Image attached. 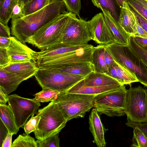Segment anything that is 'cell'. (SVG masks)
<instances>
[{
    "instance_id": "cell-1",
    "label": "cell",
    "mask_w": 147,
    "mask_h": 147,
    "mask_svg": "<svg viewBox=\"0 0 147 147\" xmlns=\"http://www.w3.org/2000/svg\"><path fill=\"white\" fill-rule=\"evenodd\" d=\"M95 47L91 44L74 45L61 43L38 52L39 68H51L78 63L92 62Z\"/></svg>"
},
{
    "instance_id": "cell-2",
    "label": "cell",
    "mask_w": 147,
    "mask_h": 147,
    "mask_svg": "<svg viewBox=\"0 0 147 147\" xmlns=\"http://www.w3.org/2000/svg\"><path fill=\"white\" fill-rule=\"evenodd\" d=\"M66 9L62 0H52L49 4L38 11L19 19H11V35L26 44L28 38L55 19Z\"/></svg>"
},
{
    "instance_id": "cell-3",
    "label": "cell",
    "mask_w": 147,
    "mask_h": 147,
    "mask_svg": "<svg viewBox=\"0 0 147 147\" xmlns=\"http://www.w3.org/2000/svg\"><path fill=\"white\" fill-rule=\"evenodd\" d=\"M75 15L65 11L28 38L26 42L41 51L62 43L64 30L69 20Z\"/></svg>"
},
{
    "instance_id": "cell-4",
    "label": "cell",
    "mask_w": 147,
    "mask_h": 147,
    "mask_svg": "<svg viewBox=\"0 0 147 147\" xmlns=\"http://www.w3.org/2000/svg\"><path fill=\"white\" fill-rule=\"evenodd\" d=\"M95 96L63 92L57 95L53 101L68 122L73 119L84 117L94 107Z\"/></svg>"
},
{
    "instance_id": "cell-5",
    "label": "cell",
    "mask_w": 147,
    "mask_h": 147,
    "mask_svg": "<svg viewBox=\"0 0 147 147\" xmlns=\"http://www.w3.org/2000/svg\"><path fill=\"white\" fill-rule=\"evenodd\" d=\"M36 115L41 117L38 129L34 131L37 140H43L59 133L67 122L63 113L54 101L39 109Z\"/></svg>"
},
{
    "instance_id": "cell-6",
    "label": "cell",
    "mask_w": 147,
    "mask_h": 147,
    "mask_svg": "<svg viewBox=\"0 0 147 147\" xmlns=\"http://www.w3.org/2000/svg\"><path fill=\"white\" fill-rule=\"evenodd\" d=\"M115 61L134 73L139 82L147 87V65L137 56L129 46L114 43L106 45Z\"/></svg>"
},
{
    "instance_id": "cell-7",
    "label": "cell",
    "mask_w": 147,
    "mask_h": 147,
    "mask_svg": "<svg viewBox=\"0 0 147 147\" xmlns=\"http://www.w3.org/2000/svg\"><path fill=\"white\" fill-rule=\"evenodd\" d=\"M127 90L123 85L119 88L95 96L94 107L98 112L110 117H120L125 114Z\"/></svg>"
},
{
    "instance_id": "cell-8",
    "label": "cell",
    "mask_w": 147,
    "mask_h": 147,
    "mask_svg": "<svg viewBox=\"0 0 147 147\" xmlns=\"http://www.w3.org/2000/svg\"><path fill=\"white\" fill-rule=\"evenodd\" d=\"M42 89L65 92L85 77L51 68H39L35 75Z\"/></svg>"
},
{
    "instance_id": "cell-9",
    "label": "cell",
    "mask_w": 147,
    "mask_h": 147,
    "mask_svg": "<svg viewBox=\"0 0 147 147\" xmlns=\"http://www.w3.org/2000/svg\"><path fill=\"white\" fill-rule=\"evenodd\" d=\"M125 113L127 121L136 123L147 121V89L139 85L127 90Z\"/></svg>"
},
{
    "instance_id": "cell-10",
    "label": "cell",
    "mask_w": 147,
    "mask_h": 147,
    "mask_svg": "<svg viewBox=\"0 0 147 147\" xmlns=\"http://www.w3.org/2000/svg\"><path fill=\"white\" fill-rule=\"evenodd\" d=\"M76 16L71 18L67 24L63 32L62 43L81 45L94 40V34L90 21L78 19Z\"/></svg>"
},
{
    "instance_id": "cell-11",
    "label": "cell",
    "mask_w": 147,
    "mask_h": 147,
    "mask_svg": "<svg viewBox=\"0 0 147 147\" xmlns=\"http://www.w3.org/2000/svg\"><path fill=\"white\" fill-rule=\"evenodd\" d=\"M8 102L19 128L24 126L30 116L36 114L40 106V102L34 98H25L15 94L8 96Z\"/></svg>"
},
{
    "instance_id": "cell-12",
    "label": "cell",
    "mask_w": 147,
    "mask_h": 147,
    "mask_svg": "<svg viewBox=\"0 0 147 147\" xmlns=\"http://www.w3.org/2000/svg\"><path fill=\"white\" fill-rule=\"evenodd\" d=\"M11 43L7 49L11 64L28 61L37 62L38 52L33 51L14 36H11Z\"/></svg>"
},
{
    "instance_id": "cell-13",
    "label": "cell",
    "mask_w": 147,
    "mask_h": 147,
    "mask_svg": "<svg viewBox=\"0 0 147 147\" xmlns=\"http://www.w3.org/2000/svg\"><path fill=\"white\" fill-rule=\"evenodd\" d=\"M89 21L94 34V41L97 44L106 45L115 43L114 37L105 22L102 13L97 14Z\"/></svg>"
},
{
    "instance_id": "cell-14",
    "label": "cell",
    "mask_w": 147,
    "mask_h": 147,
    "mask_svg": "<svg viewBox=\"0 0 147 147\" xmlns=\"http://www.w3.org/2000/svg\"><path fill=\"white\" fill-rule=\"evenodd\" d=\"M99 8L102 11L105 22L114 37L115 43L129 46L131 36L122 28L109 11L101 7Z\"/></svg>"
},
{
    "instance_id": "cell-15",
    "label": "cell",
    "mask_w": 147,
    "mask_h": 147,
    "mask_svg": "<svg viewBox=\"0 0 147 147\" xmlns=\"http://www.w3.org/2000/svg\"><path fill=\"white\" fill-rule=\"evenodd\" d=\"M89 119L90 129L94 138L93 142L98 147H106L104 128L95 108L92 110Z\"/></svg>"
},
{
    "instance_id": "cell-16",
    "label": "cell",
    "mask_w": 147,
    "mask_h": 147,
    "mask_svg": "<svg viewBox=\"0 0 147 147\" xmlns=\"http://www.w3.org/2000/svg\"><path fill=\"white\" fill-rule=\"evenodd\" d=\"M3 68L7 71L16 75L25 80L35 76L39 67L37 62L28 61L11 63Z\"/></svg>"
},
{
    "instance_id": "cell-17",
    "label": "cell",
    "mask_w": 147,
    "mask_h": 147,
    "mask_svg": "<svg viewBox=\"0 0 147 147\" xmlns=\"http://www.w3.org/2000/svg\"><path fill=\"white\" fill-rule=\"evenodd\" d=\"M136 16L127 2H123L118 22L123 30L131 36L135 34L134 29L136 22Z\"/></svg>"
},
{
    "instance_id": "cell-18",
    "label": "cell",
    "mask_w": 147,
    "mask_h": 147,
    "mask_svg": "<svg viewBox=\"0 0 147 147\" xmlns=\"http://www.w3.org/2000/svg\"><path fill=\"white\" fill-rule=\"evenodd\" d=\"M24 80L0 67V89L9 95L17 89Z\"/></svg>"
},
{
    "instance_id": "cell-19",
    "label": "cell",
    "mask_w": 147,
    "mask_h": 147,
    "mask_svg": "<svg viewBox=\"0 0 147 147\" xmlns=\"http://www.w3.org/2000/svg\"><path fill=\"white\" fill-rule=\"evenodd\" d=\"M122 86L113 85L97 87L89 86L85 85L82 80L65 92L70 93L96 95L107 91L118 88Z\"/></svg>"
},
{
    "instance_id": "cell-20",
    "label": "cell",
    "mask_w": 147,
    "mask_h": 147,
    "mask_svg": "<svg viewBox=\"0 0 147 147\" xmlns=\"http://www.w3.org/2000/svg\"><path fill=\"white\" fill-rule=\"evenodd\" d=\"M82 81L85 85L89 86L123 85L116 80L105 74L97 73L94 71L91 72L82 79Z\"/></svg>"
},
{
    "instance_id": "cell-21",
    "label": "cell",
    "mask_w": 147,
    "mask_h": 147,
    "mask_svg": "<svg viewBox=\"0 0 147 147\" xmlns=\"http://www.w3.org/2000/svg\"><path fill=\"white\" fill-rule=\"evenodd\" d=\"M51 68L84 77H85L92 72L94 71V65L92 63H74Z\"/></svg>"
},
{
    "instance_id": "cell-22",
    "label": "cell",
    "mask_w": 147,
    "mask_h": 147,
    "mask_svg": "<svg viewBox=\"0 0 147 147\" xmlns=\"http://www.w3.org/2000/svg\"><path fill=\"white\" fill-rule=\"evenodd\" d=\"M105 45L99 44L95 47L92 56V62L94 72L99 73H107L108 69L105 59L104 51Z\"/></svg>"
},
{
    "instance_id": "cell-23",
    "label": "cell",
    "mask_w": 147,
    "mask_h": 147,
    "mask_svg": "<svg viewBox=\"0 0 147 147\" xmlns=\"http://www.w3.org/2000/svg\"><path fill=\"white\" fill-rule=\"evenodd\" d=\"M0 119L9 132L16 134L19 128L16 125L13 113L9 105L0 104Z\"/></svg>"
},
{
    "instance_id": "cell-24",
    "label": "cell",
    "mask_w": 147,
    "mask_h": 147,
    "mask_svg": "<svg viewBox=\"0 0 147 147\" xmlns=\"http://www.w3.org/2000/svg\"><path fill=\"white\" fill-rule=\"evenodd\" d=\"M18 3V0H2L0 3V22L7 25L13 7Z\"/></svg>"
},
{
    "instance_id": "cell-25",
    "label": "cell",
    "mask_w": 147,
    "mask_h": 147,
    "mask_svg": "<svg viewBox=\"0 0 147 147\" xmlns=\"http://www.w3.org/2000/svg\"><path fill=\"white\" fill-rule=\"evenodd\" d=\"M119 82L122 85L129 84L139 81L136 75L126 68L116 63Z\"/></svg>"
},
{
    "instance_id": "cell-26",
    "label": "cell",
    "mask_w": 147,
    "mask_h": 147,
    "mask_svg": "<svg viewBox=\"0 0 147 147\" xmlns=\"http://www.w3.org/2000/svg\"><path fill=\"white\" fill-rule=\"evenodd\" d=\"M52 0H31L22 8L24 16L43 8L49 4Z\"/></svg>"
},
{
    "instance_id": "cell-27",
    "label": "cell",
    "mask_w": 147,
    "mask_h": 147,
    "mask_svg": "<svg viewBox=\"0 0 147 147\" xmlns=\"http://www.w3.org/2000/svg\"><path fill=\"white\" fill-rule=\"evenodd\" d=\"M92 1L93 5L99 8L101 7L108 10L112 16L117 21H118L119 16L117 6H119L115 0H92Z\"/></svg>"
},
{
    "instance_id": "cell-28",
    "label": "cell",
    "mask_w": 147,
    "mask_h": 147,
    "mask_svg": "<svg viewBox=\"0 0 147 147\" xmlns=\"http://www.w3.org/2000/svg\"><path fill=\"white\" fill-rule=\"evenodd\" d=\"M38 147L36 141L28 134L20 135L13 142L11 147Z\"/></svg>"
},
{
    "instance_id": "cell-29",
    "label": "cell",
    "mask_w": 147,
    "mask_h": 147,
    "mask_svg": "<svg viewBox=\"0 0 147 147\" xmlns=\"http://www.w3.org/2000/svg\"><path fill=\"white\" fill-rule=\"evenodd\" d=\"M133 129L132 147H147V135L137 127Z\"/></svg>"
},
{
    "instance_id": "cell-30",
    "label": "cell",
    "mask_w": 147,
    "mask_h": 147,
    "mask_svg": "<svg viewBox=\"0 0 147 147\" xmlns=\"http://www.w3.org/2000/svg\"><path fill=\"white\" fill-rule=\"evenodd\" d=\"M61 92L51 89H44L34 95L36 100L40 102H44L53 101Z\"/></svg>"
},
{
    "instance_id": "cell-31",
    "label": "cell",
    "mask_w": 147,
    "mask_h": 147,
    "mask_svg": "<svg viewBox=\"0 0 147 147\" xmlns=\"http://www.w3.org/2000/svg\"><path fill=\"white\" fill-rule=\"evenodd\" d=\"M129 47L132 52L147 65V51L136 43L132 36L130 37Z\"/></svg>"
},
{
    "instance_id": "cell-32",
    "label": "cell",
    "mask_w": 147,
    "mask_h": 147,
    "mask_svg": "<svg viewBox=\"0 0 147 147\" xmlns=\"http://www.w3.org/2000/svg\"><path fill=\"white\" fill-rule=\"evenodd\" d=\"M58 133L43 140H37L36 141L38 147H59L60 139Z\"/></svg>"
},
{
    "instance_id": "cell-33",
    "label": "cell",
    "mask_w": 147,
    "mask_h": 147,
    "mask_svg": "<svg viewBox=\"0 0 147 147\" xmlns=\"http://www.w3.org/2000/svg\"><path fill=\"white\" fill-rule=\"evenodd\" d=\"M41 117L36 115L34 117L31 116L30 119L24 125V129L26 134H29L32 132L37 130Z\"/></svg>"
},
{
    "instance_id": "cell-34",
    "label": "cell",
    "mask_w": 147,
    "mask_h": 147,
    "mask_svg": "<svg viewBox=\"0 0 147 147\" xmlns=\"http://www.w3.org/2000/svg\"><path fill=\"white\" fill-rule=\"evenodd\" d=\"M64 2L66 9L80 17L81 9L80 0H62Z\"/></svg>"
},
{
    "instance_id": "cell-35",
    "label": "cell",
    "mask_w": 147,
    "mask_h": 147,
    "mask_svg": "<svg viewBox=\"0 0 147 147\" xmlns=\"http://www.w3.org/2000/svg\"><path fill=\"white\" fill-rule=\"evenodd\" d=\"M127 3L131 7L136 10L147 20V10L140 3L135 0H129Z\"/></svg>"
},
{
    "instance_id": "cell-36",
    "label": "cell",
    "mask_w": 147,
    "mask_h": 147,
    "mask_svg": "<svg viewBox=\"0 0 147 147\" xmlns=\"http://www.w3.org/2000/svg\"><path fill=\"white\" fill-rule=\"evenodd\" d=\"M7 49L0 48V67L4 68L10 64Z\"/></svg>"
},
{
    "instance_id": "cell-37",
    "label": "cell",
    "mask_w": 147,
    "mask_h": 147,
    "mask_svg": "<svg viewBox=\"0 0 147 147\" xmlns=\"http://www.w3.org/2000/svg\"><path fill=\"white\" fill-rule=\"evenodd\" d=\"M125 124L127 126L132 128L138 127L147 135V121L141 123L127 121Z\"/></svg>"
},
{
    "instance_id": "cell-38",
    "label": "cell",
    "mask_w": 147,
    "mask_h": 147,
    "mask_svg": "<svg viewBox=\"0 0 147 147\" xmlns=\"http://www.w3.org/2000/svg\"><path fill=\"white\" fill-rule=\"evenodd\" d=\"M142 27L147 32V20L134 9L131 7Z\"/></svg>"
},
{
    "instance_id": "cell-39",
    "label": "cell",
    "mask_w": 147,
    "mask_h": 147,
    "mask_svg": "<svg viewBox=\"0 0 147 147\" xmlns=\"http://www.w3.org/2000/svg\"><path fill=\"white\" fill-rule=\"evenodd\" d=\"M24 17L21 7L18 3L13 9L11 17V19H17Z\"/></svg>"
},
{
    "instance_id": "cell-40",
    "label": "cell",
    "mask_w": 147,
    "mask_h": 147,
    "mask_svg": "<svg viewBox=\"0 0 147 147\" xmlns=\"http://www.w3.org/2000/svg\"><path fill=\"white\" fill-rule=\"evenodd\" d=\"M134 29L135 34L133 36H137L147 38V32L140 25L137 19L136 22L134 26Z\"/></svg>"
},
{
    "instance_id": "cell-41",
    "label": "cell",
    "mask_w": 147,
    "mask_h": 147,
    "mask_svg": "<svg viewBox=\"0 0 147 147\" xmlns=\"http://www.w3.org/2000/svg\"><path fill=\"white\" fill-rule=\"evenodd\" d=\"M10 30L7 25L0 22V36L10 38Z\"/></svg>"
},
{
    "instance_id": "cell-42",
    "label": "cell",
    "mask_w": 147,
    "mask_h": 147,
    "mask_svg": "<svg viewBox=\"0 0 147 147\" xmlns=\"http://www.w3.org/2000/svg\"><path fill=\"white\" fill-rule=\"evenodd\" d=\"M105 74L119 82L116 69V63L115 62L108 68V72Z\"/></svg>"
},
{
    "instance_id": "cell-43",
    "label": "cell",
    "mask_w": 147,
    "mask_h": 147,
    "mask_svg": "<svg viewBox=\"0 0 147 147\" xmlns=\"http://www.w3.org/2000/svg\"><path fill=\"white\" fill-rule=\"evenodd\" d=\"M9 131L2 121L0 119V147L6 137Z\"/></svg>"
},
{
    "instance_id": "cell-44",
    "label": "cell",
    "mask_w": 147,
    "mask_h": 147,
    "mask_svg": "<svg viewBox=\"0 0 147 147\" xmlns=\"http://www.w3.org/2000/svg\"><path fill=\"white\" fill-rule=\"evenodd\" d=\"M104 57L105 63L108 69L111 65L115 62V61L105 47L104 51Z\"/></svg>"
},
{
    "instance_id": "cell-45",
    "label": "cell",
    "mask_w": 147,
    "mask_h": 147,
    "mask_svg": "<svg viewBox=\"0 0 147 147\" xmlns=\"http://www.w3.org/2000/svg\"><path fill=\"white\" fill-rule=\"evenodd\" d=\"M11 42L10 38L0 36V48L7 49Z\"/></svg>"
},
{
    "instance_id": "cell-46",
    "label": "cell",
    "mask_w": 147,
    "mask_h": 147,
    "mask_svg": "<svg viewBox=\"0 0 147 147\" xmlns=\"http://www.w3.org/2000/svg\"><path fill=\"white\" fill-rule=\"evenodd\" d=\"M132 36L135 41L140 47H147V38L137 36Z\"/></svg>"
},
{
    "instance_id": "cell-47",
    "label": "cell",
    "mask_w": 147,
    "mask_h": 147,
    "mask_svg": "<svg viewBox=\"0 0 147 147\" xmlns=\"http://www.w3.org/2000/svg\"><path fill=\"white\" fill-rule=\"evenodd\" d=\"M13 134L9 132L4 140L1 147H11L12 146V139Z\"/></svg>"
},
{
    "instance_id": "cell-48",
    "label": "cell",
    "mask_w": 147,
    "mask_h": 147,
    "mask_svg": "<svg viewBox=\"0 0 147 147\" xmlns=\"http://www.w3.org/2000/svg\"><path fill=\"white\" fill-rule=\"evenodd\" d=\"M8 95L0 89V104H6L8 102Z\"/></svg>"
},
{
    "instance_id": "cell-49",
    "label": "cell",
    "mask_w": 147,
    "mask_h": 147,
    "mask_svg": "<svg viewBox=\"0 0 147 147\" xmlns=\"http://www.w3.org/2000/svg\"><path fill=\"white\" fill-rule=\"evenodd\" d=\"M140 3L147 10V0H135Z\"/></svg>"
},
{
    "instance_id": "cell-50",
    "label": "cell",
    "mask_w": 147,
    "mask_h": 147,
    "mask_svg": "<svg viewBox=\"0 0 147 147\" xmlns=\"http://www.w3.org/2000/svg\"><path fill=\"white\" fill-rule=\"evenodd\" d=\"M31 0H18V3L23 8L24 5L30 1Z\"/></svg>"
},
{
    "instance_id": "cell-51",
    "label": "cell",
    "mask_w": 147,
    "mask_h": 147,
    "mask_svg": "<svg viewBox=\"0 0 147 147\" xmlns=\"http://www.w3.org/2000/svg\"><path fill=\"white\" fill-rule=\"evenodd\" d=\"M119 7L121 8L123 6V2H127L129 0H115Z\"/></svg>"
},
{
    "instance_id": "cell-52",
    "label": "cell",
    "mask_w": 147,
    "mask_h": 147,
    "mask_svg": "<svg viewBox=\"0 0 147 147\" xmlns=\"http://www.w3.org/2000/svg\"><path fill=\"white\" fill-rule=\"evenodd\" d=\"M142 48H143L146 51H147V47H145Z\"/></svg>"
},
{
    "instance_id": "cell-53",
    "label": "cell",
    "mask_w": 147,
    "mask_h": 147,
    "mask_svg": "<svg viewBox=\"0 0 147 147\" xmlns=\"http://www.w3.org/2000/svg\"><path fill=\"white\" fill-rule=\"evenodd\" d=\"M2 0H0V3H1L2 1Z\"/></svg>"
}]
</instances>
